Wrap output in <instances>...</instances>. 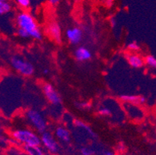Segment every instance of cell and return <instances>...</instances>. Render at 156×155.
I'll use <instances>...</instances> for the list:
<instances>
[{"label": "cell", "instance_id": "cell-6", "mask_svg": "<svg viewBox=\"0 0 156 155\" xmlns=\"http://www.w3.org/2000/svg\"><path fill=\"white\" fill-rule=\"evenodd\" d=\"M44 95L48 101L53 106H59L62 103V98L53 85L49 83H44L42 86Z\"/></svg>", "mask_w": 156, "mask_h": 155}, {"label": "cell", "instance_id": "cell-7", "mask_svg": "<svg viewBox=\"0 0 156 155\" xmlns=\"http://www.w3.org/2000/svg\"><path fill=\"white\" fill-rule=\"evenodd\" d=\"M65 35L68 41L73 45L79 44L83 37V33L79 27L69 28L65 32Z\"/></svg>", "mask_w": 156, "mask_h": 155}, {"label": "cell", "instance_id": "cell-2", "mask_svg": "<svg viewBox=\"0 0 156 155\" xmlns=\"http://www.w3.org/2000/svg\"><path fill=\"white\" fill-rule=\"evenodd\" d=\"M11 136L23 146H40L41 144V136L36 132L29 129H18L11 132Z\"/></svg>", "mask_w": 156, "mask_h": 155}, {"label": "cell", "instance_id": "cell-5", "mask_svg": "<svg viewBox=\"0 0 156 155\" xmlns=\"http://www.w3.org/2000/svg\"><path fill=\"white\" fill-rule=\"evenodd\" d=\"M41 144L51 153H57L59 151V145L56 137L50 132L46 131L41 136Z\"/></svg>", "mask_w": 156, "mask_h": 155}, {"label": "cell", "instance_id": "cell-22", "mask_svg": "<svg viewBox=\"0 0 156 155\" xmlns=\"http://www.w3.org/2000/svg\"><path fill=\"white\" fill-rule=\"evenodd\" d=\"M17 35L20 37L23 38V39H27V38L30 37V35L26 30H24L20 29V28H18L17 30Z\"/></svg>", "mask_w": 156, "mask_h": 155}, {"label": "cell", "instance_id": "cell-21", "mask_svg": "<svg viewBox=\"0 0 156 155\" xmlns=\"http://www.w3.org/2000/svg\"><path fill=\"white\" fill-rule=\"evenodd\" d=\"M76 105L80 109H85V110H88L92 107L91 104L89 102H78Z\"/></svg>", "mask_w": 156, "mask_h": 155}, {"label": "cell", "instance_id": "cell-9", "mask_svg": "<svg viewBox=\"0 0 156 155\" xmlns=\"http://www.w3.org/2000/svg\"><path fill=\"white\" fill-rule=\"evenodd\" d=\"M127 60L128 64L130 67L135 69H139L144 67V58H143L141 55L138 54H136L134 52L129 54L127 56Z\"/></svg>", "mask_w": 156, "mask_h": 155}, {"label": "cell", "instance_id": "cell-4", "mask_svg": "<svg viewBox=\"0 0 156 155\" xmlns=\"http://www.w3.org/2000/svg\"><path fill=\"white\" fill-rule=\"evenodd\" d=\"M11 65L18 73L26 77H30L34 74V67L30 62H27L19 56L11 58Z\"/></svg>", "mask_w": 156, "mask_h": 155}, {"label": "cell", "instance_id": "cell-28", "mask_svg": "<svg viewBox=\"0 0 156 155\" xmlns=\"http://www.w3.org/2000/svg\"><path fill=\"white\" fill-rule=\"evenodd\" d=\"M110 1H112V2H114V0H110Z\"/></svg>", "mask_w": 156, "mask_h": 155}, {"label": "cell", "instance_id": "cell-19", "mask_svg": "<svg viewBox=\"0 0 156 155\" xmlns=\"http://www.w3.org/2000/svg\"><path fill=\"white\" fill-rule=\"evenodd\" d=\"M80 153L82 155H94L95 150L88 147H83L80 149Z\"/></svg>", "mask_w": 156, "mask_h": 155}, {"label": "cell", "instance_id": "cell-15", "mask_svg": "<svg viewBox=\"0 0 156 155\" xmlns=\"http://www.w3.org/2000/svg\"><path fill=\"white\" fill-rule=\"evenodd\" d=\"M144 64L149 68L156 69V58L153 55H147L144 58Z\"/></svg>", "mask_w": 156, "mask_h": 155}, {"label": "cell", "instance_id": "cell-17", "mask_svg": "<svg viewBox=\"0 0 156 155\" xmlns=\"http://www.w3.org/2000/svg\"><path fill=\"white\" fill-rule=\"evenodd\" d=\"M15 2L23 9H27L30 5V0H15Z\"/></svg>", "mask_w": 156, "mask_h": 155}, {"label": "cell", "instance_id": "cell-11", "mask_svg": "<svg viewBox=\"0 0 156 155\" xmlns=\"http://www.w3.org/2000/svg\"><path fill=\"white\" fill-rule=\"evenodd\" d=\"M55 136L63 143H69L71 140V133L67 128L60 126L55 129Z\"/></svg>", "mask_w": 156, "mask_h": 155}, {"label": "cell", "instance_id": "cell-10", "mask_svg": "<svg viewBox=\"0 0 156 155\" xmlns=\"http://www.w3.org/2000/svg\"><path fill=\"white\" fill-rule=\"evenodd\" d=\"M74 56L78 62H84L91 59L92 53L87 48L81 46L76 48L74 52Z\"/></svg>", "mask_w": 156, "mask_h": 155}, {"label": "cell", "instance_id": "cell-12", "mask_svg": "<svg viewBox=\"0 0 156 155\" xmlns=\"http://www.w3.org/2000/svg\"><path fill=\"white\" fill-rule=\"evenodd\" d=\"M23 150L27 155H50L41 146H23Z\"/></svg>", "mask_w": 156, "mask_h": 155}, {"label": "cell", "instance_id": "cell-24", "mask_svg": "<svg viewBox=\"0 0 156 155\" xmlns=\"http://www.w3.org/2000/svg\"><path fill=\"white\" fill-rule=\"evenodd\" d=\"M110 24H111V26L113 27L116 26V25H117V19H116V18L112 17L111 19H110Z\"/></svg>", "mask_w": 156, "mask_h": 155}, {"label": "cell", "instance_id": "cell-8", "mask_svg": "<svg viewBox=\"0 0 156 155\" xmlns=\"http://www.w3.org/2000/svg\"><path fill=\"white\" fill-rule=\"evenodd\" d=\"M48 33L54 41L60 44L62 40V29L58 23L55 21L49 23L48 26Z\"/></svg>", "mask_w": 156, "mask_h": 155}, {"label": "cell", "instance_id": "cell-29", "mask_svg": "<svg viewBox=\"0 0 156 155\" xmlns=\"http://www.w3.org/2000/svg\"><path fill=\"white\" fill-rule=\"evenodd\" d=\"M155 133H156V128H155Z\"/></svg>", "mask_w": 156, "mask_h": 155}, {"label": "cell", "instance_id": "cell-26", "mask_svg": "<svg viewBox=\"0 0 156 155\" xmlns=\"http://www.w3.org/2000/svg\"><path fill=\"white\" fill-rule=\"evenodd\" d=\"M103 155H115L113 151H110V150H105L103 151Z\"/></svg>", "mask_w": 156, "mask_h": 155}, {"label": "cell", "instance_id": "cell-20", "mask_svg": "<svg viewBox=\"0 0 156 155\" xmlns=\"http://www.w3.org/2000/svg\"><path fill=\"white\" fill-rule=\"evenodd\" d=\"M127 49L130 50V51H132V52H134V53H135L136 51H139V49H140V47H139L138 44H137L136 41H132V42L129 43L128 44H127Z\"/></svg>", "mask_w": 156, "mask_h": 155}, {"label": "cell", "instance_id": "cell-23", "mask_svg": "<svg viewBox=\"0 0 156 155\" xmlns=\"http://www.w3.org/2000/svg\"><path fill=\"white\" fill-rule=\"evenodd\" d=\"M61 2V0H48V2L51 5H56Z\"/></svg>", "mask_w": 156, "mask_h": 155}, {"label": "cell", "instance_id": "cell-16", "mask_svg": "<svg viewBox=\"0 0 156 155\" xmlns=\"http://www.w3.org/2000/svg\"><path fill=\"white\" fill-rule=\"evenodd\" d=\"M75 123V125H76V126H78L79 128H82L83 130H86V131H87L89 134L92 135V136L94 135V133H93V131L92 130L91 128L89 127V126H87V125H86V123H83V122L80 121V120H75V123Z\"/></svg>", "mask_w": 156, "mask_h": 155}, {"label": "cell", "instance_id": "cell-30", "mask_svg": "<svg viewBox=\"0 0 156 155\" xmlns=\"http://www.w3.org/2000/svg\"><path fill=\"white\" fill-rule=\"evenodd\" d=\"M5 1H8V0H5Z\"/></svg>", "mask_w": 156, "mask_h": 155}, {"label": "cell", "instance_id": "cell-18", "mask_svg": "<svg viewBox=\"0 0 156 155\" xmlns=\"http://www.w3.org/2000/svg\"><path fill=\"white\" fill-rule=\"evenodd\" d=\"M99 115L102 116H110L111 115V110L107 107H100L98 110Z\"/></svg>", "mask_w": 156, "mask_h": 155}, {"label": "cell", "instance_id": "cell-25", "mask_svg": "<svg viewBox=\"0 0 156 155\" xmlns=\"http://www.w3.org/2000/svg\"><path fill=\"white\" fill-rule=\"evenodd\" d=\"M147 101L145 97L144 96H140V101H139V104H144Z\"/></svg>", "mask_w": 156, "mask_h": 155}, {"label": "cell", "instance_id": "cell-3", "mask_svg": "<svg viewBox=\"0 0 156 155\" xmlns=\"http://www.w3.org/2000/svg\"><path fill=\"white\" fill-rule=\"evenodd\" d=\"M25 116L28 122L38 133H43L47 131L48 123L45 118L39 111L34 109H28L26 112Z\"/></svg>", "mask_w": 156, "mask_h": 155}, {"label": "cell", "instance_id": "cell-13", "mask_svg": "<svg viewBox=\"0 0 156 155\" xmlns=\"http://www.w3.org/2000/svg\"><path fill=\"white\" fill-rule=\"evenodd\" d=\"M120 99L125 103L137 104V103H139L140 96H135V95H122V96H120Z\"/></svg>", "mask_w": 156, "mask_h": 155}, {"label": "cell", "instance_id": "cell-1", "mask_svg": "<svg viewBox=\"0 0 156 155\" xmlns=\"http://www.w3.org/2000/svg\"><path fill=\"white\" fill-rule=\"evenodd\" d=\"M16 22L18 28L24 30L29 33L30 37L35 40L42 39V33L32 15L27 11H21L16 15Z\"/></svg>", "mask_w": 156, "mask_h": 155}, {"label": "cell", "instance_id": "cell-27", "mask_svg": "<svg viewBox=\"0 0 156 155\" xmlns=\"http://www.w3.org/2000/svg\"><path fill=\"white\" fill-rule=\"evenodd\" d=\"M48 69H47V68H45V69H44V74H45V75H47V74H48Z\"/></svg>", "mask_w": 156, "mask_h": 155}, {"label": "cell", "instance_id": "cell-14", "mask_svg": "<svg viewBox=\"0 0 156 155\" xmlns=\"http://www.w3.org/2000/svg\"><path fill=\"white\" fill-rule=\"evenodd\" d=\"M12 9V5L8 1L0 0V15L8 13Z\"/></svg>", "mask_w": 156, "mask_h": 155}]
</instances>
